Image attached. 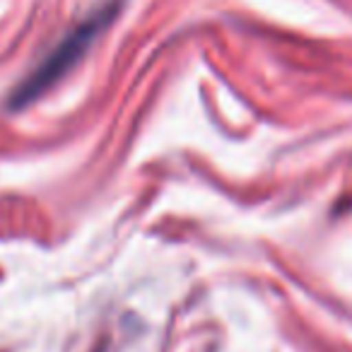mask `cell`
I'll return each instance as SVG.
<instances>
[{
    "instance_id": "1",
    "label": "cell",
    "mask_w": 352,
    "mask_h": 352,
    "mask_svg": "<svg viewBox=\"0 0 352 352\" xmlns=\"http://www.w3.org/2000/svg\"><path fill=\"white\" fill-rule=\"evenodd\" d=\"M116 15H118V3H107L102 10L89 15L82 25H78L70 34H65L63 39L58 41V46L22 80V85L15 89V94H12V99H10L12 107H27V104L34 102L36 97H41L49 87H54V85L87 54V49L94 44V39L111 25Z\"/></svg>"
}]
</instances>
